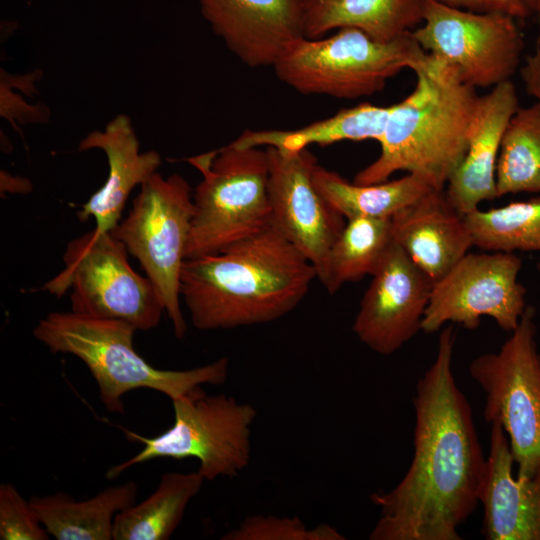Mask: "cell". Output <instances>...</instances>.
Instances as JSON below:
<instances>
[{"label": "cell", "mask_w": 540, "mask_h": 540, "mask_svg": "<svg viewBox=\"0 0 540 540\" xmlns=\"http://www.w3.org/2000/svg\"><path fill=\"white\" fill-rule=\"evenodd\" d=\"M137 329L116 320L51 312L33 329V336L51 353L79 358L95 379L99 397L109 412L123 413L122 396L148 388L175 400L203 384L222 385L228 376L229 359L222 357L188 370H166L150 365L133 346Z\"/></svg>", "instance_id": "cell-4"}, {"label": "cell", "mask_w": 540, "mask_h": 540, "mask_svg": "<svg viewBox=\"0 0 540 540\" xmlns=\"http://www.w3.org/2000/svg\"><path fill=\"white\" fill-rule=\"evenodd\" d=\"M412 71L413 91L390 106L379 140L380 154L355 175L354 183H380L406 171L433 189L444 190L462 161L479 97L475 88L462 80L456 68L428 53Z\"/></svg>", "instance_id": "cell-3"}, {"label": "cell", "mask_w": 540, "mask_h": 540, "mask_svg": "<svg viewBox=\"0 0 540 540\" xmlns=\"http://www.w3.org/2000/svg\"><path fill=\"white\" fill-rule=\"evenodd\" d=\"M173 425L155 437L124 429L126 438L144 445L128 460L112 466L108 479L156 458H195L205 481L238 476L250 463L251 427L257 417L249 403L225 394L207 396L200 387L172 400Z\"/></svg>", "instance_id": "cell-7"}, {"label": "cell", "mask_w": 540, "mask_h": 540, "mask_svg": "<svg viewBox=\"0 0 540 540\" xmlns=\"http://www.w3.org/2000/svg\"><path fill=\"white\" fill-rule=\"evenodd\" d=\"M49 533L30 501L27 502L14 485H0V539L47 540Z\"/></svg>", "instance_id": "cell-29"}, {"label": "cell", "mask_w": 540, "mask_h": 540, "mask_svg": "<svg viewBox=\"0 0 540 540\" xmlns=\"http://www.w3.org/2000/svg\"><path fill=\"white\" fill-rule=\"evenodd\" d=\"M537 269H538V271L540 272V261H539L538 264H537Z\"/></svg>", "instance_id": "cell-32"}, {"label": "cell", "mask_w": 540, "mask_h": 540, "mask_svg": "<svg viewBox=\"0 0 540 540\" xmlns=\"http://www.w3.org/2000/svg\"><path fill=\"white\" fill-rule=\"evenodd\" d=\"M392 239L433 285L474 246L464 216L431 190L391 218Z\"/></svg>", "instance_id": "cell-18"}, {"label": "cell", "mask_w": 540, "mask_h": 540, "mask_svg": "<svg viewBox=\"0 0 540 540\" xmlns=\"http://www.w3.org/2000/svg\"><path fill=\"white\" fill-rule=\"evenodd\" d=\"M521 268L514 253H467L433 285L421 330L434 333L448 322L472 330L488 316L512 332L527 307L526 290L518 282Z\"/></svg>", "instance_id": "cell-12"}, {"label": "cell", "mask_w": 540, "mask_h": 540, "mask_svg": "<svg viewBox=\"0 0 540 540\" xmlns=\"http://www.w3.org/2000/svg\"><path fill=\"white\" fill-rule=\"evenodd\" d=\"M425 52L411 31L387 42L356 28H341L329 37L302 38L272 67L277 78L301 94L341 99L370 96Z\"/></svg>", "instance_id": "cell-5"}, {"label": "cell", "mask_w": 540, "mask_h": 540, "mask_svg": "<svg viewBox=\"0 0 540 540\" xmlns=\"http://www.w3.org/2000/svg\"><path fill=\"white\" fill-rule=\"evenodd\" d=\"M454 8L477 13H501L516 20L534 16L533 0H433Z\"/></svg>", "instance_id": "cell-30"}, {"label": "cell", "mask_w": 540, "mask_h": 540, "mask_svg": "<svg viewBox=\"0 0 540 540\" xmlns=\"http://www.w3.org/2000/svg\"><path fill=\"white\" fill-rule=\"evenodd\" d=\"M392 241L391 219L365 216L346 219L317 279L334 295L344 284L371 276Z\"/></svg>", "instance_id": "cell-25"}, {"label": "cell", "mask_w": 540, "mask_h": 540, "mask_svg": "<svg viewBox=\"0 0 540 540\" xmlns=\"http://www.w3.org/2000/svg\"><path fill=\"white\" fill-rule=\"evenodd\" d=\"M222 540H344L328 524L308 528L298 517L252 515L221 537Z\"/></svg>", "instance_id": "cell-28"}, {"label": "cell", "mask_w": 540, "mask_h": 540, "mask_svg": "<svg viewBox=\"0 0 540 540\" xmlns=\"http://www.w3.org/2000/svg\"><path fill=\"white\" fill-rule=\"evenodd\" d=\"M513 464L508 437L492 422L480 495L482 534L487 540H540V470L521 478L513 474Z\"/></svg>", "instance_id": "cell-17"}, {"label": "cell", "mask_w": 540, "mask_h": 540, "mask_svg": "<svg viewBox=\"0 0 540 540\" xmlns=\"http://www.w3.org/2000/svg\"><path fill=\"white\" fill-rule=\"evenodd\" d=\"M271 224L321 272L346 219L316 189L317 160L307 149L289 152L266 147Z\"/></svg>", "instance_id": "cell-13"}, {"label": "cell", "mask_w": 540, "mask_h": 540, "mask_svg": "<svg viewBox=\"0 0 540 540\" xmlns=\"http://www.w3.org/2000/svg\"><path fill=\"white\" fill-rule=\"evenodd\" d=\"M390 106L361 103L335 115L294 130H245L230 144L239 148L274 147L297 152L312 144L381 139Z\"/></svg>", "instance_id": "cell-22"}, {"label": "cell", "mask_w": 540, "mask_h": 540, "mask_svg": "<svg viewBox=\"0 0 540 540\" xmlns=\"http://www.w3.org/2000/svg\"><path fill=\"white\" fill-rule=\"evenodd\" d=\"M534 4V16L536 17L537 23L540 26V0H533Z\"/></svg>", "instance_id": "cell-31"}, {"label": "cell", "mask_w": 540, "mask_h": 540, "mask_svg": "<svg viewBox=\"0 0 540 540\" xmlns=\"http://www.w3.org/2000/svg\"><path fill=\"white\" fill-rule=\"evenodd\" d=\"M136 494L137 485L130 481L107 487L84 501L59 492L34 496L30 503L57 540H111L115 516L135 503Z\"/></svg>", "instance_id": "cell-21"}, {"label": "cell", "mask_w": 540, "mask_h": 540, "mask_svg": "<svg viewBox=\"0 0 540 540\" xmlns=\"http://www.w3.org/2000/svg\"><path fill=\"white\" fill-rule=\"evenodd\" d=\"M371 277L352 331L372 351L391 355L421 330L433 283L394 241Z\"/></svg>", "instance_id": "cell-14"}, {"label": "cell", "mask_w": 540, "mask_h": 540, "mask_svg": "<svg viewBox=\"0 0 540 540\" xmlns=\"http://www.w3.org/2000/svg\"><path fill=\"white\" fill-rule=\"evenodd\" d=\"M497 197L540 192V101L518 107L504 131L496 166Z\"/></svg>", "instance_id": "cell-26"}, {"label": "cell", "mask_w": 540, "mask_h": 540, "mask_svg": "<svg viewBox=\"0 0 540 540\" xmlns=\"http://www.w3.org/2000/svg\"><path fill=\"white\" fill-rule=\"evenodd\" d=\"M187 161L202 179L185 259L220 253L271 224L266 149L228 144Z\"/></svg>", "instance_id": "cell-6"}, {"label": "cell", "mask_w": 540, "mask_h": 540, "mask_svg": "<svg viewBox=\"0 0 540 540\" xmlns=\"http://www.w3.org/2000/svg\"><path fill=\"white\" fill-rule=\"evenodd\" d=\"M534 319L535 309L526 307L500 349L469 365L471 378L485 394L484 418L504 429L521 478L540 470V355Z\"/></svg>", "instance_id": "cell-10"}, {"label": "cell", "mask_w": 540, "mask_h": 540, "mask_svg": "<svg viewBox=\"0 0 540 540\" xmlns=\"http://www.w3.org/2000/svg\"><path fill=\"white\" fill-rule=\"evenodd\" d=\"M474 246L488 252H540V198L464 216Z\"/></svg>", "instance_id": "cell-27"}, {"label": "cell", "mask_w": 540, "mask_h": 540, "mask_svg": "<svg viewBox=\"0 0 540 540\" xmlns=\"http://www.w3.org/2000/svg\"><path fill=\"white\" fill-rule=\"evenodd\" d=\"M421 21L422 0H304V36L310 39L350 27L387 42Z\"/></svg>", "instance_id": "cell-20"}, {"label": "cell", "mask_w": 540, "mask_h": 540, "mask_svg": "<svg viewBox=\"0 0 540 540\" xmlns=\"http://www.w3.org/2000/svg\"><path fill=\"white\" fill-rule=\"evenodd\" d=\"M313 183L327 203L345 219L365 216L391 219L433 189L417 175L409 174L380 183L360 185L318 164Z\"/></svg>", "instance_id": "cell-23"}, {"label": "cell", "mask_w": 540, "mask_h": 540, "mask_svg": "<svg viewBox=\"0 0 540 540\" xmlns=\"http://www.w3.org/2000/svg\"><path fill=\"white\" fill-rule=\"evenodd\" d=\"M421 23L411 31L420 47L456 68L474 88L509 81L520 65L524 39L511 16L422 0Z\"/></svg>", "instance_id": "cell-11"}, {"label": "cell", "mask_w": 540, "mask_h": 540, "mask_svg": "<svg viewBox=\"0 0 540 540\" xmlns=\"http://www.w3.org/2000/svg\"><path fill=\"white\" fill-rule=\"evenodd\" d=\"M204 481L198 470L162 474L157 489L149 497L139 504H132L115 516L113 539H169Z\"/></svg>", "instance_id": "cell-24"}, {"label": "cell", "mask_w": 540, "mask_h": 540, "mask_svg": "<svg viewBox=\"0 0 540 540\" xmlns=\"http://www.w3.org/2000/svg\"><path fill=\"white\" fill-rule=\"evenodd\" d=\"M99 149L108 161L105 183L85 202L77 216L93 218L95 230L112 231L120 222L130 193L157 172L161 157L154 150L141 152L131 119L124 114L111 119L103 130L89 132L78 145L79 151Z\"/></svg>", "instance_id": "cell-19"}, {"label": "cell", "mask_w": 540, "mask_h": 540, "mask_svg": "<svg viewBox=\"0 0 540 540\" xmlns=\"http://www.w3.org/2000/svg\"><path fill=\"white\" fill-rule=\"evenodd\" d=\"M454 344L445 327L413 397L411 464L392 490L370 496L380 508L370 540H461L458 528L480 502L487 458L452 372Z\"/></svg>", "instance_id": "cell-1"}, {"label": "cell", "mask_w": 540, "mask_h": 540, "mask_svg": "<svg viewBox=\"0 0 540 540\" xmlns=\"http://www.w3.org/2000/svg\"><path fill=\"white\" fill-rule=\"evenodd\" d=\"M194 211L189 183L178 174L163 177L155 172L140 186L127 216L111 231L154 285L178 339L187 330L179 281Z\"/></svg>", "instance_id": "cell-9"}, {"label": "cell", "mask_w": 540, "mask_h": 540, "mask_svg": "<svg viewBox=\"0 0 540 540\" xmlns=\"http://www.w3.org/2000/svg\"><path fill=\"white\" fill-rule=\"evenodd\" d=\"M518 107V96L511 80L478 97L468 129L465 155L444 189L448 202L462 216L479 209L482 202L498 198L496 166L502 137Z\"/></svg>", "instance_id": "cell-16"}, {"label": "cell", "mask_w": 540, "mask_h": 540, "mask_svg": "<svg viewBox=\"0 0 540 540\" xmlns=\"http://www.w3.org/2000/svg\"><path fill=\"white\" fill-rule=\"evenodd\" d=\"M317 274L272 224L224 251L185 259L179 292L202 331L269 323L292 312Z\"/></svg>", "instance_id": "cell-2"}, {"label": "cell", "mask_w": 540, "mask_h": 540, "mask_svg": "<svg viewBox=\"0 0 540 540\" xmlns=\"http://www.w3.org/2000/svg\"><path fill=\"white\" fill-rule=\"evenodd\" d=\"M226 47L251 68L273 67L304 38V0H197Z\"/></svg>", "instance_id": "cell-15"}, {"label": "cell", "mask_w": 540, "mask_h": 540, "mask_svg": "<svg viewBox=\"0 0 540 540\" xmlns=\"http://www.w3.org/2000/svg\"><path fill=\"white\" fill-rule=\"evenodd\" d=\"M127 253L111 231L93 229L67 244L63 270L42 290L61 297L70 289L74 313L153 329L165 311L163 304L150 279L132 269Z\"/></svg>", "instance_id": "cell-8"}]
</instances>
